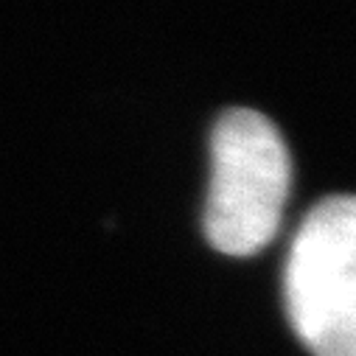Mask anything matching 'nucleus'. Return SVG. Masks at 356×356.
Returning a JSON list of instances; mask_svg holds the SVG:
<instances>
[{"instance_id": "1", "label": "nucleus", "mask_w": 356, "mask_h": 356, "mask_svg": "<svg viewBox=\"0 0 356 356\" xmlns=\"http://www.w3.org/2000/svg\"><path fill=\"white\" fill-rule=\"evenodd\" d=\"M205 236L225 255H255L281 227L292 157L278 127L255 110H227L211 135Z\"/></svg>"}, {"instance_id": "2", "label": "nucleus", "mask_w": 356, "mask_h": 356, "mask_svg": "<svg viewBox=\"0 0 356 356\" xmlns=\"http://www.w3.org/2000/svg\"><path fill=\"white\" fill-rule=\"evenodd\" d=\"M284 303L314 356H356V197H325L306 213L286 255Z\"/></svg>"}]
</instances>
